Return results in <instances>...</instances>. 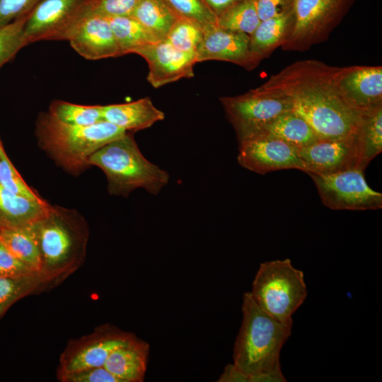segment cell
<instances>
[{
    "label": "cell",
    "mask_w": 382,
    "mask_h": 382,
    "mask_svg": "<svg viewBox=\"0 0 382 382\" xmlns=\"http://www.w3.org/2000/svg\"><path fill=\"white\" fill-rule=\"evenodd\" d=\"M103 120L127 131H138L151 127L165 118V114L143 98L137 100L103 106Z\"/></svg>",
    "instance_id": "cell-20"
},
{
    "label": "cell",
    "mask_w": 382,
    "mask_h": 382,
    "mask_svg": "<svg viewBox=\"0 0 382 382\" xmlns=\"http://www.w3.org/2000/svg\"><path fill=\"white\" fill-rule=\"evenodd\" d=\"M0 243L16 258L40 273V254L31 225L23 228H0Z\"/></svg>",
    "instance_id": "cell-24"
},
{
    "label": "cell",
    "mask_w": 382,
    "mask_h": 382,
    "mask_svg": "<svg viewBox=\"0 0 382 382\" xmlns=\"http://www.w3.org/2000/svg\"><path fill=\"white\" fill-rule=\"evenodd\" d=\"M256 136L279 139L299 149L320 139L307 122L294 110L281 114L241 140Z\"/></svg>",
    "instance_id": "cell-22"
},
{
    "label": "cell",
    "mask_w": 382,
    "mask_h": 382,
    "mask_svg": "<svg viewBox=\"0 0 382 382\" xmlns=\"http://www.w3.org/2000/svg\"><path fill=\"white\" fill-rule=\"evenodd\" d=\"M204 31L196 23L178 18L171 27L166 40L175 49L190 53H196Z\"/></svg>",
    "instance_id": "cell-31"
},
{
    "label": "cell",
    "mask_w": 382,
    "mask_h": 382,
    "mask_svg": "<svg viewBox=\"0 0 382 382\" xmlns=\"http://www.w3.org/2000/svg\"><path fill=\"white\" fill-rule=\"evenodd\" d=\"M0 185L16 195L30 199L43 201V199L21 178L7 157L2 144L0 145Z\"/></svg>",
    "instance_id": "cell-33"
},
{
    "label": "cell",
    "mask_w": 382,
    "mask_h": 382,
    "mask_svg": "<svg viewBox=\"0 0 382 382\" xmlns=\"http://www.w3.org/2000/svg\"><path fill=\"white\" fill-rule=\"evenodd\" d=\"M343 67L317 59L296 62L272 75L260 86L279 91L292 102L320 139L355 134L361 112L346 100L339 86Z\"/></svg>",
    "instance_id": "cell-1"
},
{
    "label": "cell",
    "mask_w": 382,
    "mask_h": 382,
    "mask_svg": "<svg viewBox=\"0 0 382 382\" xmlns=\"http://www.w3.org/2000/svg\"><path fill=\"white\" fill-rule=\"evenodd\" d=\"M257 305L282 323H292V316L307 296L303 272L290 259L260 265L250 291Z\"/></svg>",
    "instance_id": "cell-6"
},
{
    "label": "cell",
    "mask_w": 382,
    "mask_h": 382,
    "mask_svg": "<svg viewBox=\"0 0 382 382\" xmlns=\"http://www.w3.org/2000/svg\"><path fill=\"white\" fill-rule=\"evenodd\" d=\"M260 20L255 0H243L228 8L217 17L220 28L251 35Z\"/></svg>",
    "instance_id": "cell-28"
},
{
    "label": "cell",
    "mask_w": 382,
    "mask_h": 382,
    "mask_svg": "<svg viewBox=\"0 0 382 382\" xmlns=\"http://www.w3.org/2000/svg\"><path fill=\"white\" fill-rule=\"evenodd\" d=\"M339 86L348 103L359 112L382 106V67L344 66Z\"/></svg>",
    "instance_id": "cell-15"
},
{
    "label": "cell",
    "mask_w": 382,
    "mask_h": 382,
    "mask_svg": "<svg viewBox=\"0 0 382 382\" xmlns=\"http://www.w3.org/2000/svg\"><path fill=\"white\" fill-rule=\"evenodd\" d=\"M140 0H93L91 15L105 18L132 16Z\"/></svg>",
    "instance_id": "cell-34"
},
{
    "label": "cell",
    "mask_w": 382,
    "mask_h": 382,
    "mask_svg": "<svg viewBox=\"0 0 382 382\" xmlns=\"http://www.w3.org/2000/svg\"><path fill=\"white\" fill-rule=\"evenodd\" d=\"M294 23L293 10L285 14L260 21L250 35V60L255 69L265 59L268 58L288 39Z\"/></svg>",
    "instance_id": "cell-18"
},
{
    "label": "cell",
    "mask_w": 382,
    "mask_h": 382,
    "mask_svg": "<svg viewBox=\"0 0 382 382\" xmlns=\"http://www.w3.org/2000/svg\"><path fill=\"white\" fill-rule=\"evenodd\" d=\"M219 382H251L250 376L238 369L233 364H228L221 376Z\"/></svg>",
    "instance_id": "cell-39"
},
{
    "label": "cell",
    "mask_w": 382,
    "mask_h": 382,
    "mask_svg": "<svg viewBox=\"0 0 382 382\" xmlns=\"http://www.w3.org/2000/svg\"><path fill=\"white\" fill-rule=\"evenodd\" d=\"M357 0H294V23L281 48L303 52L324 42Z\"/></svg>",
    "instance_id": "cell-7"
},
{
    "label": "cell",
    "mask_w": 382,
    "mask_h": 382,
    "mask_svg": "<svg viewBox=\"0 0 382 382\" xmlns=\"http://www.w3.org/2000/svg\"><path fill=\"white\" fill-rule=\"evenodd\" d=\"M248 34L216 26L204 32L196 52L197 62L217 60L228 62L250 71L253 69Z\"/></svg>",
    "instance_id": "cell-16"
},
{
    "label": "cell",
    "mask_w": 382,
    "mask_h": 382,
    "mask_svg": "<svg viewBox=\"0 0 382 382\" xmlns=\"http://www.w3.org/2000/svg\"><path fill=\"white\" fill-rule=\"evenodd\" d=\"M218 17L228 8L243 0H201Z\"/></svg>",
    "instance_id": "cell-40"
},
{
    "label": "cell",
    "mask_w": 382,
    "mask_h": 382,
    "mask_svg": "<svg viewBox=\"0 0 382 382\" xmlns=\"http://www.w3.org/2000/svg\"><path fill=\"white\" fill-rule=\"evenodd\" d=\"M47 281L40 273L0 277V317L17 301L33 292Z\"/></svg>",
    "instance_id": "cell-27"
},
{
    "label": "cell",
    "mask_w": 382,
    "mask_h": 382,
    "mask_svg": "<svg viewBox=\"0 0 382 382\" xmlns=\"http://www.w3.org/2000/svg\"><path fill=\"white\" fill-rule=\"evenodd\" d=\"M134 336L112 326L100 328L97 332L64 352L61 360L59 375L103 366L115 349L127 343Z\"/></svg>",
    "instance_id": "cell-13"
},
{
    "label": "cell",
    "mask_w": 382,
    "mask_h": 382,
    "mask_svg": "<svg viewBox=\"0 0 382 382\" xmlns=\"http://www.w3.org/2000/svg\"><path fill=\"white\" fill-rule=\"evenodd\" d=\"M41 0H0V27L28 16Z\"/></svg>",
    "instance_id": "cell-35"
},
{
    "label": "cell",
    "mask_w": 382,
    "mask_h": 382,
    "mask_svg": "<svg viewBox=\"0 0 382 382\" xmlns=\"http://www.w3.org/2000/svg\"><path fill=\"white\" fill-rule=\"evenodd\" d=\"M359 150V167L364 170L382 151V106L361 112L356 132Z\"/></svg>",
    "instance_id": "cell-23"
},
{
    "label": "cell",
    "mask_w": 382,
    "mask_h": 382,
    "mask_svg": "<svg viewBox=\"0 0 382 382\" xmlns=\"http://www.w3.org/2000/svg\"><path fill=\"white\" fill-rule=\"evenodd\" d=\"M243 320L236 337L233 365L250 376L251 382L257 377L280 368L281 349L291 332L292 323H282L261 309L250 291L244 293Z\"/></svg>",
    "instance_id": "cell-2"
},
{
    "label": "cell",
    "mask_w": 382,
    "mask_h": 382,
    "mask_svg": "<svg viewBox=\"0 0 382 382\" xmlns=\"http://www.w3.org/2000/svg\"><path fill=\"white\" fill-rule=\"evenodd\" d=\"M298 154L306 173L323 175L349 169H361L356 133L347 138L318 139L299 149Z\"/></svg>",
    "instance_id": "cell-12"
},
{
    "label": "cell",
    "mask_w": 382,
    "mask_h": 382,
    "mask_svg": "<svg viewBox=\"0 0 382 382\" xmlns=\"http://www.w3.org/2000/svg\"><path fill=\"white\" fill-rule=\"evenodd\" d=\"M178 18L193 22L205 32L217 26L216 16L201 0H163Z\"/></svg>",
    "instance_id": "cell-30"
},
{
    "label": "cell",
    "mask_w": 382,
    "mask_h": 382,
    "mask_svg": "<svg viewBox=\"0 0 382 382\" xmlns=\"http://www.w3.org/2000/svg\"><path fill=\"white\" fill-rule=\"evenodd\" d=\"M323 204L334 210H374L382 208V194L367 184L364 170L349 169L331 174L307 173Z\"/></svg>",
    "instance_id": "cell-10"
},
{
    "label": "cell",
    "mask_w": 382,
    "mask_h": 382,
    "mask_svg": "<svg viewBox=\"0 0 382 382\" xmlns=\"http://www.w3.org/2000/svg\"><path fill=\"white\" fill-rule=\"evenodd\" d=\"M64 382H122L104 366L85 369L59 375Z\"/></svg>",
    "instance_id": "cell-36"
},
{
    "label": "cell",
    "mask_w": 382,
    "mask_h": 382,
    "mask_svg": "<svg viewBox=\"0 0 382 382\" xmlns=\"http://www.w3.org/2000/svg\"><path fill=\"white\" fill-rule=\"evenodd\" d=\"M122 55L159 42L132 16L107 18Z\"/></svg>",
    "instance_id": "cell-26"
},
{
    "label": "cell",
    "mask_w": 382,
    "mask_h": 382,
    "mask_svg": "<svg viewBox=\"0 0 382 382\" xmlns=\"http://www.w3.org/2000/svg\"><path fill=\"white\" fill-rule=\"evenodd\" d=\"M127 132L105 120L88 126L64 123L48 112L40 113L35 134L40 147L65 170L81 173L89 158Z\"/></svg>",
    "instance_id": "cell-4"
},
{
    "label": "cell",
    "mask_w": 382,
    "mask_h": 382,
    "mask_svg": "<svg viewBox=\"0 0 382 382\" xmlns=\"http://www.w3.org/2000/svg\"><path fill=\"white\" fill-rule=\"evenodd\" d=\"M1 141H0V145H1Z\"/></svg>",
    "instance_id": "cell-41"
},
{
    "label": "cell",
    "mask_w": 382,
    "mask_h": 382,
    "mask_svg": "<svg viewBox=\"0 0 382 382\" xmlns=\"http://www.w3.org/2000/svg\"><path fill=\"white\" fill-rule=\"evenodd\" d=\"M93 0H41L28 14L24 34L28 42L69 40L91 15Z\"/></svg>",
    "instance_id": "cell-9"
},
{
    "label": "cell",
    "mask_w": 382,
    "mask_h": 382,
    "mask_svg": "<svg viewBox=\"0 0 382 382\" xmlns=\"http://www.w3.org/2000/svg\"><path fill=\"white\" fill-rule=\"evenodd\" d=\"M31 226L40 254V273L47 282L65 277L80 266L88 232L76 211L50 205L45 215Z\"/></svg>",
    "instance_id": "cell-3"
},
{
    "label": "cell",
    "mask_w": 382,
    "mask_h": 382,
    "mask_svg": "<svg viewBox=\"0 0 382 382\" xmlns=\"http://www.w3.org/2000/svg\"><path fill=\"white\" fill-rule=\"evenodd\" d=\"M103 105H83L63 100H54L49 112L58 120L69 125L88 126L103 121Z\"/></svg>",
    "instance_id": "cell-29"
},
{
    "label": "cell",
    "mask_w": 382,
    "mask_h": 382,
    "mask_svg": "<svg viewBox=\"0 0 382 382\" xmlns=\"http://www.w3.org/2000/svg\"><path fill=\"white\" fill-rule=\"evenodd\" d=\"M149 353V344L134 336L115 349L103 366L122 382H141L145 378Z\"/></svg>",
    "instance_id": "cell-19"
},
{
    "label": "cell",
    "mask_w": 382,
    "mask_h": 382,
    "mask_svg": "<svg viewBox=\"0 0 382 382\" xmlns=\"http://www.w3.org/2000/svg\"><path fill=\"white\" fill-rule=\"evenodd\" d=\"M260 21L276 17L293 10L294 0H255Z\"/></svg>",
    "instance_id": "cell-38"
},
{
    "label": "cell",
    "mask_w": 382,
    "mask_h": 382,
    "mask_svg": "<svg viewBox=\"0 0 382 382\" xmlns=\"http://www.w3.org/2000/svg\"><path fill=\"white\" fill-rule=\"evenodd\" d=\"M28 16L0 27V68L28 45L24 34Z\"/></svg>",
    "instance_id": "cell-32"
},
{
    "label": "cell",
    "mask_w": 382,
    "mask_h": 382,
    "mask_svg": "<svg viewBox=\"0 0 382 382\" xmlns=\"http://www.w3.org/2000/svg\"><path fill=\"white\" fill-rule=\"evenodd\" d=\"M88 162L104 172L113 195L127 197L137 188L156 195L169 182V174L148 161L127 132L96 151Z\"/></svg>",
    "instance_id": "cell-5"
},
{
    "label": "cell",
    "mask_w": 382,
    "mask_h": 382,
    "mask_svg": "<svg viewBox=\"0 0 382 382\" xmlns=\"http://www.w3.org/2000/svg\"><path fill=\"white\" fill-rule=\"evenodd\" d=\"M238 143V162L249 170L261 175L284 169H298L304 172L299 149L282 140L256 136Z\"/></svg>",
    "instance_id": "cell-11"
},
{
    "label": "cell",
    "mask_w": 382,
    "mask_h": 382,
    "mask_svg": "<svg viewBox=\"0 0 382 382\" xmlns=\"http://www.w3.org/2000/svg\"><path fill=\"white\" fill-rule=\"evenodd\" d=\"M134 54L142 57L147 62L146 79L155 88L183 78L194 76L196 53L180 51L166 40L145 45L135 50Z\"/></svg>",
    "instance_id": "cell-14"
},
{
    "label": "cell",
    "mask_w": 382,
    "mask_h": 382,
    "mask_svg": "<svg viewBox=\"0 0 382 382\" xmlns=\"http://www.w3.org/2000/svg\"><path fill=\"white\" fill-rule=\"evenodd\" d=\"M219 100L238 141L281 114L293 110L292 102L287 96L261 86L241 95L221 97Z\"/></svg>",
    "instance_id": "cell-8"
},
{
    "label": "cell",
    "mask_w": 382,
    "mask_h": 382,
    "mask_svg": "<svg viewBox=\"0 0 382 382\" xmlns=\"http://www.w3.org/2000/svg\"><path fill=\"white\" fill-rule=\"evenodd\" d=\"M69 41L71 47L86 59L122 55L108 20L103 16H88Z\"/></svg>",
    "instance_id": "cell-17"
},
{
    "label": "cell",
    "mask_w": 382,
    "mask_h": 382,
    "mask_svg": "<svg viewBox=\"0 0 382 382\" xmlns=\"http://www.w3.org/2000/svg\"><path fill=\"white\" fill-rule=\"evenodd\" d=\"M50 204L16 195L0 185V228L32 225L47 212Z\"/></svg>",
    "instance_id": "cell-21"
},
{
    "label": "cell",
    "mask_w": 382,
    "mask_h": 382,
    "mask_svg": "<svg viewBox=\"0 0 382 382\" xmlns=\"http://www.w3.org/2000/svg\"><path fill=\"white\" fill-rule=\"evenodd\" d=\"M132 16L159 41L166 39L178 18L163 0H140Z\"/></svg>",
    "instance_id": "cell-25"
},
{
    "label": "cell",
    "mask_w": 382,
    "mask_h": 382,
    "mask_svg": "<svg viewBox=\"0 0 382 382\" xmlns=\"http://www.w3.org/2000/svg\"><path fill=\"white\" fill-rule=\"evenodd\" d=\"M39 273L13 255L0 243V277H18Z\"/></svg>",
    "instance_id": "cell-37"
}]
</instances>
